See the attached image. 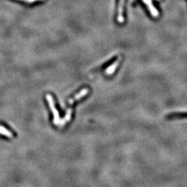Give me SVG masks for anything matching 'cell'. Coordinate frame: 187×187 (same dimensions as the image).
Returning <instances> with one entry per match:
<instances>
[{"label":"cell","instance_id":"ba28073f","mask_svg":"<svg viewBox=\"0 0 187 187\" xmlns=\"http://www.w3.org/2000/svg\"><path fill=\"white\" fill-rule=\"evenodd\" d=\"M0 134L4 135V136L9 138L13 137V134L11 131H9L6 128V127L1 126V125H0Z\"/></svg>","mask_w":187,"mask_h":187},{"label":"cell","instance_id":"6da1fadb","mask_svg":"<svg viewBox=\"0 0 187 187\" xmlns=\"http://www.w3.org/2000/svg\"><path fill=\"white\" fill-rule=\"evenodd\" d=\"M46 97H47V100L48 101V103H49L50 109L52 111L53 115V123H54V125H59V123L60 121V115H59L58 111L56 109V107H55V102L53 99V96L51 94H47Z\"/></svg>","mask_w":187,"mask_h":187},{"label":"cell","instance_id":"9c48e42d","mask_svg":"<svg viewBox=\"0 0 187 187\" xmlns=\"http://www.w3.org/2000/svg\"><path fill=\"white\" fill-rule=\"evenodd\" d=\"M21 1H25V2L27 3H33L36 2L37 1H42V0H21Z\"/></svg>","mask_w":187,"mask_h":187},{"label":"cell","instance_id":"5b68a950","mask_svg":"<svg viewBox=\"0 0 187 187\" xmlns=\"http://www.w3.org/2000/svg\"><path fill=\"white\" fill-rule=\"evenodd\" d=\"M120 61H121V58H118L114 62V63L111 64V65L105 70V74L107 76H110L113 74L114 72L115 71V70L116 69V68H117V67L118 66V64H120Z\"/></svg>","mask_w":187,"mask_h":187},{"label":"cell","instance_id":"7a4b0ae2","mask_svg":"<svg viewBox=\"0 0 187 187\" xmlns=\"http://www.w3.org/2000/svg\"><path fill=\"white\" fill-rule=\"evenodd\" d=\"M166 118L168 120L186 119V118H187V112L170 113V114H168L166 116Z\"/></svg>","mask_w":187,"mask_h":187},{"label":"cell","instance_id":"3957f363","mask_svg":"<svg viewBox=\"0 0 187 187\" xmlns=\"http://www.w3.org/2000/svg\"><path fill=\"white\" fill-rule=\"evenodd\" d=\"M124 0H119L118 5V15H117V21L119 23L124 22V16H123V11H124Z\"/></svg>","mask_w":187,"mask_h":187},{"label":"cell","instance_id":"8992f818","mask_svg":"<svg viewBox=\"0 0 187 187\" xmlns=\"http://www.w3.org/2000/svg\"><path fill=\"white\" fill-rule=\"evenodd\" d=\"M144 3L146 4V5H147L148 8L150 12H151V13L153 17H157L158 16V11L156 8H155V6H153V3H152V1L151 0H143Z\"/></svg>","mask_w":187,"mask_h":187},{"label":"cell","instance_id":"277c9868","mask_svg":"<svg viewBox=\"0 0 187 187\" xmlns=\"http://www.w3.org/2000/svg\"><path fill=\"white\" fill-rule=\"evenodd\" d=\"M88 93H89V90L88 88L83 89V90H81L79 93L76 94L74 97L72 98V99H69V105L74 104V103L76 101H78V100H80V99H82V98L85 97V96Z\"/></svg>","mask_w":187,"mask_h":187},{"label":"cell","instance_id":"52a82bcc","mask_svg":"<svg viewBox=\"0 0 187 187\" xmlns=\"http://www.w3.org/2000/svg\"><path fill=\"white\" fill-rule=\"evenodd\" d=\"M71 113H72V110L71 108H69V110H67V111L66 112L65 116H64V118H62V119L60 121V123H59V125H60L61 127L64 126L67 122H69L70 120H71Z\"/></svg>","mask_w":187,"mask_h":187}]
</instances>
